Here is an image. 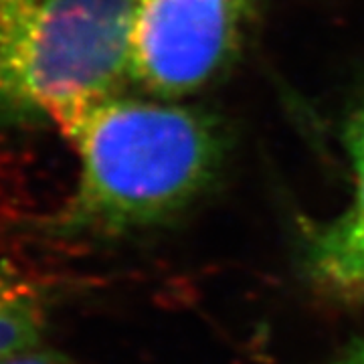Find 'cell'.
<instances>
[{
  "label": "cell",
  "mask_w": 364,
  "mask_h": 364,
  "mask_svg": "<svg viewBox=\"0 0 364 364\" xmlns=\"http://www.w3.org/2000/svg\"><path fill=\"white\" fill-rule=\"evenodd\" d=\"M57 298L51 279L0 259V360L45 342Z\"/></svg>",
  "instance_id": "5"
},
{
  "label": "cell",
  "mask_w": 364,
  "mask_h": 364,
  "mask_svg": "<svg viewBox=\"0 0 364 364\" xmlns=\"http://www.w3.org/2000/svg\"><path fill=\"white\" fill-rule=\"evenodd\" d=\"M136 0H0V122H51L130 79Z\"/></svg>",
  "instance_id": "2"
},
{
  "label": "cell",
  "mask_w": 364,
  "mask_h": 364,
  "mask_svg": "<svg viewBox=\"0 0 364 364\" xmlns=\"http://www.w3.org/2000/svg\"><path fill=\"white\" fill-rule=\"evenodd\" d=\"M342 142L354 174V196L338 219L314 229L306 263L310 277L326 291L364 298V105L348 117Z\"/></svg>",
  "instance_id": "4"
},
{
  "label": "cell",
  "mask_w": 364,
  "mask_h": 364,
  "mask_svg": "<svg viewBox=\"0 0 364 364\" xmlns=\"http://www.w3.org/2000/svg\"><path fill=\"white\" fill-rule=\"evenodd\" d=\"M51 122L79 162L71 195L23 227L45 245H85L162 223L217 176L225 136L215 117L160 97L109 93L59 109Z\"/></svg>",
  "instance_id": "1"
},
{
  "label": "cell",
  "mask_w": 364,
  "mask_h": 364,
  "mask_svg": "<svg viewBox=\"0 0 364 364\" xmlns=\"http://www.w3.org/2000/svg\"><path fill=\"white\" fill-rule=\"evenodd\" d=\"M255 0H136L130 81L176 100L205 90L233 63Z\"/></svg>",
  "instance_id": "3"
},
{
  "label": "cell",
  "mask_w": 364,
  "mask_h": 364,
  "mask_svg": "<svg viewBox=\"0 0 364 364\" xmlns=\"http://www.w3.org/2000/svg\"><path fill=\"white\" fill-rule=\"evenodd\" d=\"M0 364H77L71 356H67L65 352L57 350L49 346L47 342H43L39 346L26 348L23 352L11 354L6 358H2Z\"/></svg>",
  "instance_id": "6"
},
{
  "label": "cell",
  "mask_w": 364,
  "mask_h": 364,
  "mask_svg": "<svg viewBox=\"0 0 364 364\" xmlns=\"http://www.w3.org/2000/svg\"><path fill=\"white\" fill-rule=\"evenodd\" d=\"M332 364H364V340L352 344L350 348Z\"/></svg>",
  "instance_id": "7"
}]
</instances>
